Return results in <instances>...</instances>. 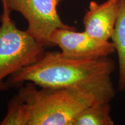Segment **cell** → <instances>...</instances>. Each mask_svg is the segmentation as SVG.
Listing matches in <instances>:
<instances>
[{
	"label": "cell",
	"mask_w": 125,
	"mask_h": 125,
	"mask_svg": "<svg viewBox=\"0 0 125 125\" xmlns=\"http://www.w3.org/2000/svg\"><path fill=\"white\" fill-rule=\"evenodd\" d=\"M115 68V62L109 56L75 60L59 52H48L34 63L10 75L8 83L13 85L30 81L41 87L116 92L111 79Z\"/></svg>",
	"instance_id": "6da1fadb"
},
{
	"label": "cell",
	"mask_w": 125,
	"mask_h": 125,
	"mask_svg": "<svg viewBox=\"0 0 125 125\" xmlns=\"http://www.w3.org/2000/svg\"><path fill=\"white\" fill-rule=\"evenodd\" d=\"M118 56L119 90L125 91V0H118V13L111 38Z\"/></svg>",
	"instance_id": "52a82bcc"
},
{
	"label": "cell",
	"mask_w": 125,
	"mask_h": 125,
	"mask_svg": "<svg viewBox=\"0 0 125 125\" xmlns=\"http://www.w3.org/2000/svg\"><path fill=\"white\" fill-rule=\"evenodd\" d=\"M62 0H2L10 10L19 12L28 22L27 31L44 46H51L50 37L57 29H71L61 20L57 7Z\"/></svg>",
	"instance_id": "277c9868"
},
{
	"label": "cell",
	"mask_w": 125,
	"mask_h": 125,
	"mask_svg": "<svg viewBox=\"0 0 125 125\" xmlns=\"http://www.w3.org/2000/svg\"><path fill=\"white\" fill-rule=\"evenodd\" d=\"M41 88L28 84L19 91L27 109V125H72L87 107L97 102H111L116 94L82 88Z\"/></svg>",
	"instance_id": "7a4b0ae2"
},
{
	"label": "cell",
	"mask_w": 125,
	"mask_h": 125,
	"mask_svg": "<svg viewBox=\"0 0 125 125\" xmlns=\"http://www.w3.org/2000/svg\"><path fill=\"white\" fill-rule=\"evenodd\" d=\"M7 86L8 85H5L4 83L2 82H0V90H4L5 89V88L6 87H7Z\"/></svg>",
	"instance_id": "30bf717a"
},
{
	"label": "cell",
	"mask_w": 125,
	"mask_h": 125,
	"mask_svg": "<svg viewBox=\"0 0 125 125\" xmlns=\"http://www.w3.org/2000/svg\"><path fill=\"white\" fill-rule=\"evenodd\" d=\"M118 13V0L102 4L90 1L83 19L85 31L96 40L108 41L113 34Z\"/></svg>",
	"instance_id": "8992f818"
},
{
	"label": "cell",
	"mask_w": 125,
	"mask_h": 125,
	"mask_svg": "<svg viewBox=\"0 0 125 125\" xmlns=\"http://www.w3.org/2000/svg\"><path fill=\"white\" fill-rule=\"evenodd\" d=\"M28 111L26 104L18 94L10 100L8 105L6 116L2 125H27Z\"/></svg>",
	"instance_id": "9c48e42d"
},
{
	"label": "cell",
	"mask_w": 125,
	"mask_h": 125,
	"mask_svg": "<svg viewBox=\"0 0 125 125\" xmlns=\"http://www.w3.org/2000/svg\"><path fill=\"white\" fill-rule=\"evenodd\" d=\"M110 102H97L82 111L72 125H113Z\"/></svg>",
	"instance_id": "ba28073f"
},
{
	"label": "cell",
	"mask_w": 125,
	"mask_h": 125,
	"mask_svg": "<svg viewBox=\"0 0 125 125\" xmlns=\"http://www.w3.org/2000/svg\"><path fill=\"white\" fill-rule=\"evenodd\" d=\"M52 45H57L62 54L68 58L86 60L108 56L115 52L113 43L93 38L85 31L76 32L71 29H57L50 37Z\"/></svg>",
	"instance_id": "5b68a950"
},
{
	"label": "cell",
	"mask_w": 125,
	"mask_h": 125,
	"mask_svg": "<svg viewBox=\"0 0 125 125\" xmlns=\"http://www.w3.org/2000/svg\"><path fill=\"white\" fill-rule=\"evenodd\" d=\"M2 4L0 16V82L38 60L45 46L38 42L27 30H20L10 17V9Z\"/></svg>",
	"instance_id": "3957f363"
}]
</instances>
